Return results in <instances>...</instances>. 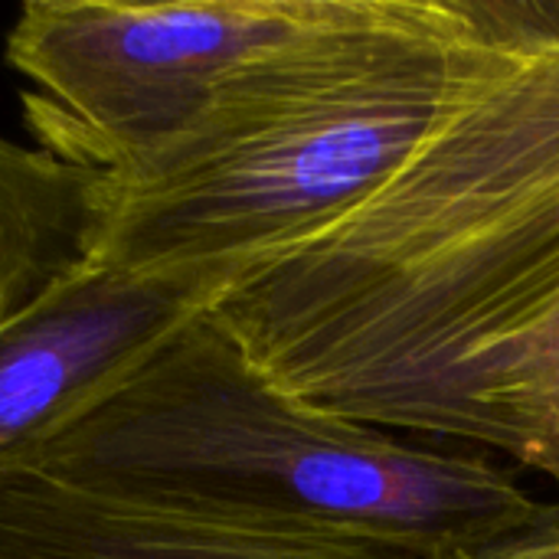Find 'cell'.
Masks as SVG:
<instances>
[{
    "instance_id": "1",
    "label": "cell",
    "mask_w": 559,
    "mask_h": 559,
    "mask_svg": "<svg viewBox=\"0 0 559 559\" xmlns=\"http://www.w3.org/2000/svg\"><path fill=\"white\" fill-rule=\"evenodd\" d=\"M498 62L350 210L206 311L282 393L547 475L559 406V3H488Z\"/></svg>"
},
{
    "instance_id": "2",
    "label": "cell",
    "mask_w": 559,
    "mask_h": 559,
    "mask_svg": "<svg viewBox=\"0 0 559 559\" xmlns=\"http://www.w3.org/2000/svg\"><path fill=\"white\" fill-rule=\"evenodd\" d=\"M475 0H347L102 183L95 262L233 269L386 183L498 62Z\"/></svg>"
},
{
    "instance_id": "3",
    "label": "cell",
    "mask_w": 559,
    "mask_h": 559,
    "mask_svg": "<svg viewBox=\"0 0 559 559\" xmlns=\"http://www.w3.org/2000/svg\"><path fill=\"white\" fill-rule=\"evenodd\" d=\"M16 472L203 514L364 534L423 559L559 514L491 452L386 432L282 393L210 314Z\"/></svg>"
},
{
    "instance_id": "4",
    "label": "cell",
    "mask_w": 559,
    "mask_h": 559,
    "mask_svg": "<svg viewBox=\"0 0 559 559\" xmlns=\"http://www.w3.org/2000/svg\"><path fill=\"white\" fill-rule=\"evenodd\" d=\"M347 0H29L7 33L39 151L124 177L187 131L269 52L328 26Z\"/></svg>"
},
{
    "instance_id": "5",
    "label": "cell",
    "mask_w": 559,
    "mask_h": 559,
    "mask_svg": "<svg viewBox=\"0 0 559 559\" xmlns=\"http://www.w3.org/2000/svg\"><path fill=\"white\" fill-rule=\"evenodd\" d=\"M223 269L88 262L0 331V478L206 314Z\"/></svg>"
},
{
    "instance_id": "6",
    "label": "cell",
    "mask_w": 559,
    "mask_h": 559,
    "mask_svg": "<svg viewBox=\"0 0 559 559\" xmlns=\"http://www.w3.org/2000/svg\"><path fill=\"white\" fill-rule=\"evenodd\" d=\"M0 559H423L347 531L138 501L43 472L0 478Z\"/></svg>"
},
{
    "instance_id": "7",
    "label": "cell",
    "mask_w": 559,
    "mask_h": 559,
    "mask_svg": "<svg viewBox=\"0 0 559 559\" xmlns=\"http://www.w3.org/2000/svg\"><path fill=\"white\" fill-rule=\"evenodd\" d=\"M102 183L0 134V331L95 259Z\"/></svg>"
},
{
    "instance_id": "8",
    "label": "cell",
    "mask_w": 559,
    "mask_h": 559,
    "mask_svg": "<svg viewBox=\"0 0 559 559\" xmlns=\"http://www.w3.org/2000/svg\"><path fill=\"white\" fill-rule=\"evenodd\" d=\"M429 559H559V514L554 521L501 534L491 540L452 547Z\"/></svg>"
},
{
    "instance_id": "9",
    "label": "cell",
    "mask_w": 559,
    "mask_h": 559,
    "mask_svg": "<svg viewBox=\"0 0 559 559\" xmlns=\"http://www.w3.org/2000/svg\"><path fill=\"white\" fill-rule=\"evenodd\" d=\"M544 449H547V475L559 485V406L544 423Z\"/></svg>"
}]
</instances>
